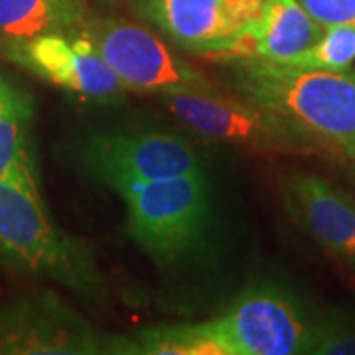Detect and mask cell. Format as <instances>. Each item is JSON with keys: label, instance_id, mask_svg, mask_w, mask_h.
I'll return each instance as SVG.
<instances>
[{"label": "cell", "instance_id": "obj_1", "mask_svg": "<svg viewBox=\"0 0 355 355\" xmlns=\"http://www.w3.org/2000/svg\"><path fill=\"white\" fill-rule=\"evenodd\" d=\"M231 81L243 99L284 119L312 146L355 158V71H324L235 58Z\"/></svg>", "mask_w": 355, "mask_h": 355}, {"label": "cell", "instance_id": "obj_2", "mask_svg": "<svg viewBox=\"0 0 355 355\" xmlns=\"http://www.w3.org/2000/svg\"><path fill=\"white\" fill-rule=\"evenodd\" d=\"M0 261L87 298L105 291L91 247L51 221L40 196L36 164L18 166L0 180Z\"/></svg>", "mask_w": 355, "mask_h": 355}, {"label": "cell", "instance_id": "obj_3", "mask_svg": "<svg viewBox=\"0 0 355 355\" xmlns=\"http://www.w3.org/2000/svg\"><path fill=\"white\" fill-rule=\"evenodd\" d=\"M121 198L130 239L158 265H176L203 243L211 214L205 170L139 184Z\"/></svg>", "mask_w": 355, "mask_h": 355}, {"label": "cell", "instance_id": "obj_4", "mask_svg": "<svg viewBox=\"0 0 355 355\" xmlns=\"http://www.w3.org/2000/svg\"><path fill=\"white\" fill-rule=\"evenodd\" d=\"M214 355L310 354L314 324L286 291L259 284L243 291L221 316L200 322Z\"/></svg>", "mask_w": 355, "mask_h": 355}, {"label": "cell", "instance_id": "obj_5", "mask_svg": "<svg viewBox=\"0 0 355 355\" xmlns=\"http://www.w3.org/2000/svg\"><path fill=\"white\" fill-rule=\"evenodd\" d=\"M166 113L198 139L254 153L306 150L312 144L279 114L247 99L209 89L154 95Z\"/></svg>", "mask_w": 355, "mask_h": 355}, {"label": "cell", "instance_id": "obj_6", "mask_svg": "<svg viewBox=\"0 0 355 355\" xmlns=\"http://www.w3.org/2000/svg\"><path fill=\"white\" fill-rule=\"evenodd\" d=\"M89 176L116 193L128 188L202 172L200 153L182 135L162 130H103L91 135L79 150Z\"/></svg>", "mask_w": 355, "mask_h": 355}, {"label": "cell", "instance_id": "obj_7", "mask_svg": "<svg viewBox=\"0 0 355 355\" xmlns=\"http://www.w3.org/2000/svg\"><path fill=\"white\" fill-rule=\"evenodd\" d=\"M77 34L91 42L127 91L170 93L209 89L200 69L178 58L154 32L116 18H89L77 26Z\"/></svg>", "mask_w": 355, "mask_h": 355}, {"label": "cell", "instance_id": "obj_8", "mask_svg": "<svg viewBox=\"0 0 355 355\" xmlns=\"http://www.w3.org/2000/svg\"><path fill=\"white\" fill-rule=\"evenodd\" d=\"M105 345L107 340L50 291L0 308V355H97Z\"/></svg>", "mask_w": 355, "mask_h": 355}, {"label": "cell", "instance_id": "obj_9", "mask_svg": "<svg viewBox=\"0 0 355 355\" xmlns=\"http://www.w3.org/2000/svg\"><path fill=\"white\" fill-rule=\"evenodd\" d=\"M26 71L89 101H114L127 87L81 34H44L0 50Z\"/></svg>", "mask_w": 355, "mask_h": 355}, {"label": "cell", "instance_id": "obj_10", "mask_svg": "<svg viewBox=\"0 0 355 355\" xmlns=\"http://www.w3.org/2000/svg\"><path fill=\"white\" fill-rule=\"evenodd\" d=\"M265 4L266 0H132L130 8L182 50L219 55Z\"/></svg>", "mask_w": 355, "mask_h": 355}, {"label": "cell", "instance_id": "obj_11", "mask_svg": "<svg viewBox=\"0 0 355 355\" xmlns=\"http://www.w3.org/2000/svg\"><path fill=\"white\" fill-rule=\"evenodd\" d=\"M280 198L294 223L342 265L355 268V200L326 178L292 170L280 178Z\"/></svg>", "mask_w": 355, "mask_h": 355}, {"label": "cell", "instance_id": "obj_12", "mask_svg": "<svg viewBox=\"0 0 355 355\" xmlns=\"http://www.w3.org/2000/svg\"><path fill=\"white\" fill-rule=\"evenodd\" d=\"M324 30L298 0H266L263 12L216 58H251L286 65L310 50L322 38Z\"/></svg>", "mask_w": 355, "mask_h": 355}, {"label": "cell", "instance_id": "obj_13", "mask_svg": "<svg viewBox=\"0 0 355 355\" xmlns=\"http://www.w3.org/2000/svg\"><path fill=\"white\" fill-rule=\"evenodd\" d=\"M79 24L64 0H0V50L44 34H73Z\"/></svg>", "mask_w": 355, "mask_h": 355}, {"label": "cell", "instance_id": "obj_14", "mask_svg": "<svg viewBox=\"0 0 355 355\" xmlns=\"http://www.w3.org/2000/svg\"><path fill=\"white\" fill-rule=\"evenodd\" d=\"M30 130L32 103L26 93L14 89L0 109V180L12 174L18 166L34 164Z\"/></svg>", "mask_w": 355, "mask_h": 355}, {"label": "cell", "instance_id": "obj_15", "mask_svg": "<svg viewBox=\"0 0 355 355\" xmlns=\"http://www.w3.org/2000/svg\"><path fill=\"white\" fill-rule=\"evenodd\" d=\"M355 62V26H331L326 28L316 44L294 58V67L345 71Z\"/></svg>", "mask_w": 355, "mask_h": 355}, {"label": "cell", "instance_id": "obj_16", "mask_svg": "<svg viewBox=\"0 0 355 355\" xmlns=\"http://www.w3.org/2000/svg\"><path fill=\"white\" fill-rule=\"evenodd\" d=\"M310 354L355 355V324L338 320H318Z\"/></svg>", "mask_w": 355, "mask_h": 355}, {"label": "cell", "instance_id": "obj_17", "mask_svg": "<svg viewBox=\"0 0 355 355\" xmlns=\"http://www.w3.org/2000/svg\"><path fill=\"white\" fill-rule=\"evenodd\" d=\"M298 2L324 28L355 26V0H298Z\"/></svg>", "mask_w": 355, "mask_h": 355}, {"label": "cell", "instance_id": "obj_18", "mask_svg": "<svg viewBox=\"0 0 355 355\" xmlns=\"http://www.w3.org/2000/svg\"><path fill=\"white\" fill-rule=\"evenodd\" d=\"M64 4L71 10V12L76 14L81 22L85 20V18H83V16H85V0H64Z\"/></svg>", "mask_w": 355, "mask_h": 355}, {"label": "cell", "instance_id": "obj_19", "mask_svg": "<svg viewBox=\"0 0 355 355\" xmlns=\"http://www.w3.org/2000/svg\"><path fill=\"white\" fill-rule=\"evenodd\" d=\"M14 93V87L8 83V81H4L2 77H0V109L4 107V103L10 99V95Z\"/></svg>", "mask_w": 355, "mask_h": 355}]
</instances>
